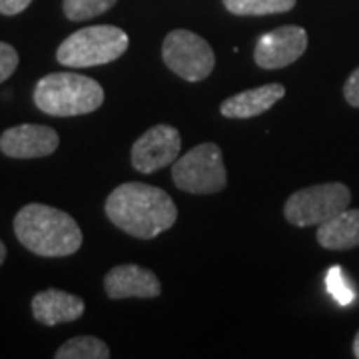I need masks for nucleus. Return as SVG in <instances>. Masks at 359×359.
I'll return each instance as SVG.
<instances>
[{
  "label": "nucleus",
  "mask_w": 359,
  "mask_h": 359,
  "mask_svg": "<svg viewBox=\"0 0 359 359\" xmlns=\"http://www.w3.org/2000/svg\"><path fill=\"white\" fill-rule=\"evenodd\" d=\"M106 216L118 230L138 240H152L170 230L178 219V208L164 190L126 182L106 198Z\"/></svg>",
  "instance_id": "1"
},
{
  "label": "nucleus",
  "mask_w": 359,
  "mask_h": 359,
  "mask_svg": "<svg viewBox=\"0 0 359 359\" xmlns=\"http://www.w3.org/2000/svg\"><path fill=\"white\" fill-rule=\"evenodd\" d=\"M14 233L28 252L42 257H66L82 245L76 219L58 208L26 204L14 216Z\"/></svg>",
  "instance_id": "2"
},
{
  "label": "nucleus",
  "mask_w": 359,
  "mask_h": 359,
  "mask_svg": "<svg viewBox=\"0 0 359 359\" xmlns=\"http://www.w3.org/2000/svg\"><path fill=\"white\" fill-rule=\"evenodd\" d=\"M34 104L48 116H84L102 106L104 88L94 78L74 72H54L36 82Z\"/></svg>",
  "instance_id": "3"
},
{
  "label": "nucleus",
  "mask_w": 359,
  "mask_h": 359,
  "mask_svg": "<svg viewBox=\"0 0 359 359\" xmlns=\"http://www.w3.org/2000/svg\"><path fill=\"white\" fill-rule=\"evenodd\" d=\"M128 34L118 26H88L62 40L56 60L68 68L110 65L128 50Z\"/></svg>",
  "instance_id": "4"
},
{
  "label": "nucleus",
  "mask_w": 359,
  "mask_h": 359,
  "mask_svg": "<svg viewBox=\"0 0 359 359\" xmlns=\"http://www.w3.org/2000/svg\"><path fill=\"white\" fill-rule=\"evenodd\" d=\"M351 204V190L346 184L330 182L294 192L283 205V216L295 228L320 226Z\"/></svg>",
  "instance_id": "5"
},
{
  "label": "nucleus",
  "mask_w": 359,
  "mask_h": 359,
  "mask_svg": "<svg viewBox=\"0 0 359 359\" xmlns=\"http://www.w3.org/2000/svg\"><path fill=\"white\" fill-rule=\"evenodd\" d=\"M172 180L182 192L216 194L228 184L224 156L218 144L204 142L172 164Z\"/></svg>",
  "instance_id": "6"
},
{
  "label": "nucleus",
  "mask_w": 359,
  "mask_h": 359,
  "mask_svg": "<svg viewBox=\"0 0 359 359\" xmlns=\"http://www.w3.org/2000/svg\"><path fill=\"white\" fill-rule=\"evenodd\" d=\"M164 65L188 82H200L212 74L216 66V54L202 36L190 30H172L168 32L162 44Z\"/></svg>",
  "instance_id": "7"
},
{
  "label": "nucleus",
  "mask_w": 359,
  "mask_h": 359,
  "mask_svg": "<svg viewBox=\"0 0 359 359\" xmlns=\"http://www.w3.org/2000/svg\"><path fill=\"white\" fill-rule=\"evenodd\" d=\"M182 140L174 126L158 124L148 128L132 146V166L140 174H154L178 160Z\"/></svg>",
  "instance_id": "8"
},
{
  "label": "nucleus",
  "mask_w": 359,
  "mask_h": 359,
  "mask_svg": "<svg viewBox=\"0 0 359 359\" xmlns=\"http://www.w3.org/2000/svg\"><path fill=\"white\" fill-rule=\"evenodd\" d=\"M308 48V32L302 26H280L257 40L254 60L264 70L294 65Z\"/></svg>",
  "instance_id": "9"
},
{
  "label": "nucleus",
  "mask_w": 359,
  "mask_h": 359,
  "mask_svg": "<svg viewBox=\"0 0 359 359\" xmlns=\"http://www.w3.org/2000/svg\"><path fill=\"white\" fill-rule=\"evenodd\" d=\"M58 132L42 124H18L0 134V152L14 160L44 158L56 152Z\"/></svg>",
  "instance_id": "10"
},
{
  "label": "nucleus",
  "mask_w": 359,
  "mask_h": 359,
  "mask_svg": "<svg viewBox=\"0 0 359 359\" xmlns=\"http://www.w3.org/2000/svg\"><path fill=\"white\" fill-rule=\"evenodd\" d=\"M104 290L110 299H128V297H158L162 292L160 280L154 271L136 266L124 264L112 268L104 278Z\"/></svg>",
  "instance_id": "11"
},
{
  "label": "nucleus",
  "mask_w": 359,
  "mask_h": 359,
  "mask_svg": "<svg viewBox=\"0 0 359 359\" xmlns=\"http://www.w3.org/2000/svg\"><path fill=\"white\" fill-rule=\"evenodd\" d=\"M84 313V299L62 290H46L32 297V316L42 325L76 321Z\"/></svg>",
  "instance_id": "12"
},
{
  "label": "nucleus",
  "mask_w": 359,
  "mask_h": 359,
  "mask_svg": "<svg viewBox=\"0 0 359 359\" xmlns=\"http://www.w3.org/2000/svg\"><path fill=\"white\" fill-rule=\"evenodd\" d=\"M285 96L282 84H264L259 88L245 90L219 106V112L226 118H254V116L268 112L269 108Z\"/></svg>",
  "instance_id": "13"
},
{
  "label": "nucleus",
  "mask_w": 359,
  "mask_h": 359,
  "mask_svg": "<svg viewBox=\"0 0 359 359\" xmlns=\"http://www.w3.org/2000/svg\"><path fill=\"white\" fill-rule=\"evenodd\" d=\"M318 244L325 250L344 252L359 245V210L346 208L332 219L318 226Z\"/></svg>",
  "instance_id": "14"
},
{
  "label": "nucleus",
  "mask_w": 359,
  "mask_h": 359,
  "mask_svg": "<svg viewBox=\"0 0 359 359\" xmlns=\"http://www.w3.org/2000/svg\"><path fill=\"white\" fill-rule=\"evenodd\" d=\"M56 359H108L110 358V347L104 344L102 339L94 335H78L68 339L65 346L58 347L54 353Z\"/></svg>",
  "instance_id": "15"
},
{
  "label": "nucleus",
  "mask_w": 359,
  "mask_h": 359,
  "mask_svg": "<svg viewBox=\"0 0 359 359\" xmlns=\"http://www.w3.org/2000/svg\"><path fill=\"white\" fill-rule=\"evenodd\" d=\"M297 0H224V6L236 16H266L290 13Z\"/></svg>",
  "instance_id": "16"
},
{
  "label": "nucleus",
  "mask_w": 359,
  "mask_h": 359,
  "mask_svg": "<svg viewBox=\"0 0 359 359\" xmlns=\"http://www.w3.org/2000/svg\"><path fill=\"white\" fill-rule=\"evenodd\" d=\"M116 0H62V11L72 22H84L94 16L108 13Z\"/></svg>",
  "instance_id": "17"
},
{
  "label": "nucleus",
  "mask_w": 359,
  "mask_h": 359,
  "mask_svg": "<svg viewBox=\"0 0 359 359\" xmlns=\"http://www.w3.org/2000/svg\"><path fill=\"white\" fill-rule=\"evenodd\" d=\"M16 68H18V52L11 44L0 42V84L13 76Z\"/></svg>",
  "instance_id": "18"
},
{
  "label": "nucleus",
  "mask_w": 359,
  "mask_h": 359,
  "mask_svg": "<svg viewBox=\"0 0 359 359\" xmlns=\"http://www.w3.org/2000/svg\"><path fill=\"white\" fill-rule=\"evenodd\" d=\"M339 268H332L330 269V276H327V285H330V292L335 295V299H339L341 304H347L353 299V294L349 292L347 283L344 282Z\"/></svg>",
  "instance_id": "19"
},
{
  "label": "nucleus",
  "mask_w": 359,
  "mask_h": 359,
  "mask_svg": "<svg viewBox=\"0 0 359 359\" xmlns=\"http://www.w3.org/2000/svg\"><path fill=\"white\" fill-rule=\"evenodd\" d=\"M344 96L349 106L359 108V68L353 70L349 78L346 80V86H344Z\"/></svg>",
  "instance_id": "20"
},
{
  "label": "nucleus",
  "mask_w": 359,
  "mask_h": 359,
  "mask_svg": "<svg viewBox=\"0 0 359 359\" xmlns=\"http://www.w3.org/2000/svg\"><path fill=\"white\" fill-rule=\"evenodd\" d=\"M30 4H32V0H0V14L16 16V14L25 13Z\"/></svg>",
  "instance_id": "21"
},
{
  "label": "nucleus",
  "mask_w": 359,
  "mask_h": 359,
  "mask_svg": "<svg viewBox=\"0 0 359 359\" xmlns=\"http://www.w3.org/2000/svg\"><path fill=\"white\" fill-rule=\"evenodd\" d=\"M4 259H6V245L2 244V240H0V266L4 264Z\"/></svg>",
  "instance_id": "22"
},
{
  "label": "nucleus",
  "mask_w": 359,
  "mask_h": 359,
  "mask_svg": "<svg viewBox=\"0 0 359 359\" xmlns=\"http://www.w3.org/2000/svg\"><path fill=\"white\" fill-rule=\"evenodd\" d=\"M353 355L359 359V332L355 334V339H353Z\"/></svg>",
  "instance_id": "23"
}]
</instances>
